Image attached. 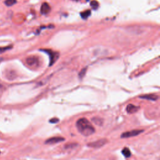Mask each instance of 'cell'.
<instances>
[{"instance_id": "2", "label": "cell", "mask_w": 160, "mask_h": 160, "mask_svg": "<svg viewBox=\"0 0 160 160\" xmlns=\"http://www.w3.org/2000/svg\"><path fill=\"white\" fill-rule=\"evenodd\" d=\"M44 52L46 53L50 57V66H52L54 63L57 61L59 58V54L57 52L53 51L51 50H43Z\"/></svg>"}, {"instance_id": "3", "label": "cell", "mask_w": 160, "mask_h": 160, "mask_svg": "<svg viewBox=\"0 0 160 160\" xmlns=\"http://www.w3.org/2000/svg\"><path fill=\"white\" fill-rule=\"evenodd\" d=\"M143 131V130L135 129V130H132V131H130L125 132L121 135V138H128L140 135V134L142 133Z\"/></svg>"}, {"instance_id": "11", "label": "cell", "mask_w": 160, "mask_h": 160, "mask_svg": "<svg viewBox=\"0 0 160 160\" xmlns=\"http://www.w3.org/2000/svg\"><path fill=\"white\" fill-rule=\"evenodd\" d=\"M91 14V12L90 10H86L85 12H83L81 13V16L82 17L83 19H86L87 18L90 16Z\"/></svg>"}, {"instance_id": "4", "label": "cell", "mask_w": 160, "mask_h": 160, "mask_svg": "<svg viewBox=\"0 0 160 160\" xmlns=\"http://www.w3.org/2000/svg\"><path fill=\"white\" fill-rule=\"evenodd\" d=\"M106 140L102 139V140L96 141H95V142L89 143L88 145L89 146L92 147V148H101V146H103V145H105L106 144Z\"/></svg>"}, {"instance_id": "7", "label": "cell", "mask_w": 160, "mask_h": 160, "mask_svg": "<svg viewBox=\"0 0 160 160\" xmlns=\"http://www.w3.org/2000/svg\"><path fill=\"white\" fill-rule=\"evenodd\" d=\"M50 10L51 8L50 5H48V3H44L42 4V7H41V13L43 14H47L50 12Z\"/></svg>"}, {"instance_id": "16", "label": "cell", "mask_w": 160, "mask_h": 160, "mask_svg": "<svg viewBox=\"0 0 160 160\" xmlns=\"http://www.w3.org/2000/svg\"><path fill=\"white\" fill-rule=\"evenodd\" d=\"M86 68H84V69H83L82 70H81V72L80 73V74H79L80 77V78H83L84 76V74H86Z\"/></svg>"}, {"instance_id": "19", "label": "cell", "mask_w": 160, "mask_h": 160, "mask_svg": "<svg viewBox=\"0 0 160 160\" xmlns=\"http://www.w3.org/2000/svg\"><path fill=\"white\" fill-rule=\"evenodd\" d=\"M74 1H79V0H74Z\"/></svg>"}, {"instance_id": "10", "label": "cell", "mask_w": 160, "mask_h": 160, "mask_svg": "<svg viewBox=\"0 0 160 160\" xmlns=\"http://www.w3.org/2000/svg\"><path fill=\"white\" fill-rule=\"evenodd\" d=\"M122 153L126 158H129V156H131V151H129L128 148H125L123 150H122Z\"/></svg>"}, {"instance_id": "5", "label": "cell", "mask_w": 160, "mask_h": 160, "mask_svg": "<svg viewBox=\"0 0 160 160\" xmlns=\"http://www.w3.org/2000/svg\"><path fill=\"white\" fill-rule=\"evenodd\" d=\"M65 140V139L62 137H53L45 141V144H56L60 143L61 141H63Z\"/></svg>"}, {"instance_id": "13", "label": "cell", "mask_w": 160, "mask_h": 160, "mask_svg": "<svg viewBox=\"0 0 160 160\" xmlns=\"http://www.w3.org/2000/svg\"><path fill=\"white\" fill-rule=\"evenodd\" d=\"M12 48H13L12 45L8 46H5V47H0V54L5 53V51L11 50Z\"/></svg>"}, {"instance_id": "14", "label": "cell", "mask_w": 160, "mask_h": 160, "mask_svg": "<svg viewBox=\"0 0 160 160\" xmlns=\"http://www.w3.org/2000/svg\"><path fill=\"white\" fill-rule=\"evenodd\" d=\"M91 6H92V8L95 9V10H96L98 8V6H99V3L97 1H96V0H94V1H92L91 2Z\"/></svg>"}, {"instance_id": "9", "label": "cell", "mask_w": 160, "mask_h": 160, "mask_svg": "<svg viewBox=\"0 0 160 160\" xmlns=\"http://www.w3.org/2000/svg\"><path fill=\"white\" fill-rule=\"evenodd\" d=\"M138 109H139L138 107L133 105H131V104L128 105L127 107H126V111H127V112L128 113H130V114L136 113V111L138 110Z\"/></svg>"}, {"instance_id": "12", "label": "cell", "mask_w": 160, "mask_h": 160, "mask_svg": "<svg viewBox=\"0 0 160 160\" xmlns=\"http://www.w3.org/2000/svg\"><path fill=\"white\" fill-rule=\"evenodd\" d=\"M17 3L16 0H6L5 1V4L7 6H13L14 5H15Z\"/></svg>"}, {"instance_id": "6", "label": "cell", "mask_w": 160, "mask_h": 160, "mask_svg": "<svg viewBox=\"0 0 160 160\" xmlns=\"http://www.w3.org/2000/svg\"><path fill=\"white\" fill-rule=\"evenodd\" d=\"M27 63L30 66H35L38 63V59L35 57H30L27 59Z\"/></svg>"}, {"instance_id": "8", "label": "cell", "mask_w": 160, "mask_h": 160, "mask_svg": "<svg viewBox=\"0 0 160 160\" xmlns=\"http://www.w3.org/2000/svg\"><path fill=\"white\" fill-rule=\"evenodd\" d=\"M140 98L142 99L151 100V101H156V100H157L158 99V96L154 94H150V95H145L140 96Z\"/></svg>"}, {"instance_id": "17", "label": "cell", "mask_w": 160, "mask_h": 160, "mask_svg": "<svg viewBox=\"0 0 160 160\" xmlns=\"http://www.w3.org/2000/svg\"><path fill=\"white\" fill-rule=\"evenodd\" d=\"M58 121H59L58 119L56 118H54L53 119H51V120H50V122L51 123H58Z\"/></svg>"}, {"instance_id": "18", "label": "cell", "mask_w": 160, "mask_h": 160, "mask_svg": "<svg viewBox=\"0 0 160 160\" xmlns=\"http://www.w3.org/2000/svg\"><path fill=\"white\" fill-rule=\"evenodd\" d=\"M1 88H2V86H1V84H0V89H1Z\"/></svg>"}, {"instance_id": "1", "label": "cell", "mask_w": 160, "mask_h": 160, "mask_svg": "<svg viewBox=\"0 0 160 160\" xmlns=\"http://www.w3.org/2000/svg\"><path fill=\"white\" fill-rule=\"evenodd\" d=\"M76 127L79 132L84 136L91 135L95 132L93 126L86 118H81L76 122Z\"/></svg>"}, {"instance_id": "15", "label": "cell", "mask_w": 160, "mask_h": 160, "mask_svg": "<svg viewBox=\"0 0 160 160\" xmlns=\"http://www.w3.org/2000/svg\"><path fill=\"white\" fill-rule=\"evenodd\" d=\"M93 121L96 124H97L98 125H100L102 124V120L101 118H93Z\"/></svg>"}]
</instances>
